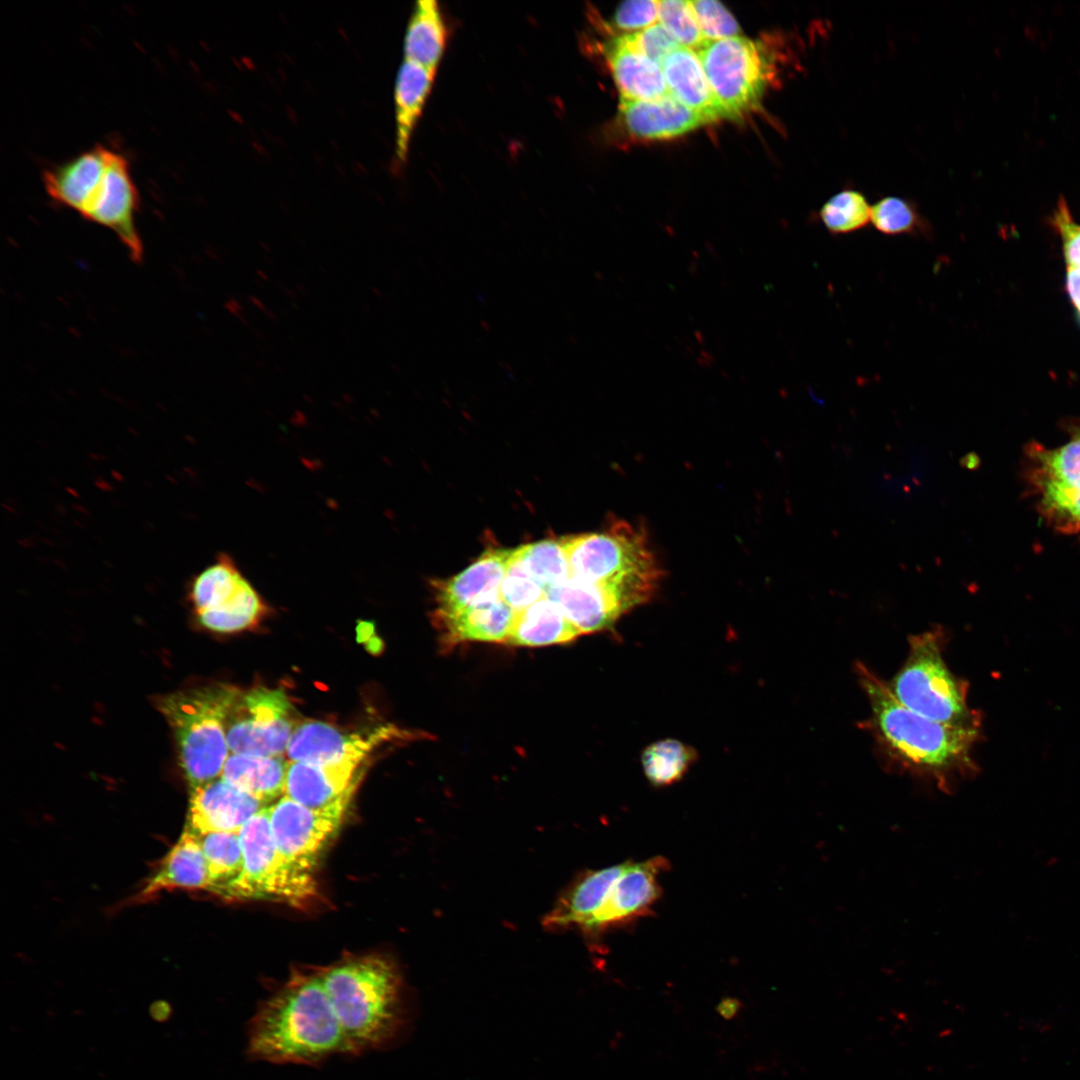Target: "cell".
<instances>
[{
	"label": "cell",
	"mask_w": 1080,
	"mask_h": 1080,
	"mask_svg": "<svg viewBox=\"0 0 1080 1080\" xmlns=\"http://www.w3.org/2000/svg\"><path fill=\"white\" fill-rule=\"evenodd\" d=\"M856 673L870 706L866 727L891 765L933 782L944 792L976 774L972 750L981 737L982 724L956 725L926 718L902 705L887 682L864 664H856Z\"/></svg>",
	"instance_id": "1"
},
{
	"label": "cell",
	"mask_w": 1080,
	"mask_h": 1080,
	"mask_svg": "<svg viewBox=\"0 0 1080 1080\" xmlns=\"http://www.w3.org/2000/svg\"><path fill=\"white\" fill-rule=\"evenodd\" d=\"M247 1051L255 1060L308 1065L347 1054L319 973L293 976L263 1002L248 1025Z\"/></svg>",
	"instance_id": "2"
},
{
	"label": "cell",
	"mask_w": 1080,
	"mask_h": 1080,
	"mask_svg": "<svg viewBox=\"0 0 1080 1080\" xmlns=\"http://www.w3.org/2000/svg\"><path fill=\"white\" fill-rule=\"evenodd\" d=\"M42 180L51 199L110 229L130 258L142 261L144 249L135 220L140 198L129 161L122 153L96 145L46 169Z\"/></svg>",
	"instance_id": "3"
},
{
	"label": "cell",
	"mask_w": 1080,
	"mask_h": 1080,
	"mask_svg": "<svg viewBox=\"0 0 1080 1080\" xmlns=\"http://www.w3.org/2000/svg\"><path fill=\"white\" fill-rule=\"evenodd\" d=\"M345 1039L347 1054L383 1048L402 1030L401 981L381 957L350 959L319 973Z\"/></svg>",
	"instance_id": "4"
},
{
	"label": "cell",
	"mask_w": 1080,
	"mask_h": 1080,
	"mask_svg": "<svg viewBox=\"0 0 1080 1080\" xmlns=\"http://www.w3.org/2000/svg\"><path fill=\"white\" fill-rule=\"evenodd\" d=\"M238 689L202 686L170 693L158 707L173 730L190 790L221 776L230 754L225 719Z\"/></svg>",
	"instance_id": "5"
},
{
	"label": "cell",
	"mask_w": 1080,
	"mask_h": 1080,
	"mask_svg": "<svg viewBox=\"0 0 1080 1080\" xmlns=\"http://www.w3.org/2000/svg\"><path fill=\"white\" fill-rule=\"evenodd\" d=\"M941 627L911 635L909 652L901 668L887 683L893 696L908 709L934 721L982 724L967 702L968 683L956 677L944 657Z\"/></svg>",
	"instance_id": "6"
},
{
	"label": "cell",
	"mask_w": 1080,
	"mask_h": 1080,
	"mask_svg": "<svg viewBox=\"0 0 1080 1080\" xmlns=\"http://www.w3.org/2000/svg\"><path fill=\"white\" fill-rule=\"evenodd\" d=\"M243 869L223 896L299 903L315 894L312 873L288 861L271 833L268 806L254 814L239 831Z\"/></svg>",
	"instance_id": "7"
},
{
	"label": "cell",
	"mask_w": 1080,
	"mask_h": 1080,
	"mask_svg": "<svg viewBox=\"0 0 1080 1080\" xmlns=\"http://www.w3.org/2000/svg\"><path fill=\"white\" fill-rule=\"evenodd\" d=\"M697 54L726 118L736 119L759 106L775 74L761 42L743 36L706 41Z\"/></svg>",
	"instance_id": "8"
},
{
	"label": "cell",
	"mask_w": 1080,
	"mask_h": 1080,
	"mask_svg": "<svg viewBox=\"0 0 1080 1080\" xmlns=\"http://www.w3.org/2000/svg\"><path fill=\"white\" fill-rule=\"evenodd\" d=\"M1027 479L1041 515L1057 530L1080 535V426L1063 444L1027 449Z\"/></svg>",
	"instance_id": "9"
},
{
	"label": "cell",
	"mask_w": 1080,
	"mask_h": 1080,
	"mask_svg": "<svg viewBox=\"0 0 1080 1080\" xmlns=\"http://www.w3.org/2000/svg\"><path fill=\"white\" fill-rule=\"evenodd\" d=\"M299 722L282 690L258 687L238 691L225 719L230 753L283 756Z\"/></svg>",
	"instance_id": "10"
},
{
	"label": "cell",
	"mask_w": 1080,
	"mask_h": 1080,
	"mask_svg": "<svg viewBox=\"0 0 1080 1080\" xmlns=\"http://www.w3.org/2000/svg\"><path fill=\"white\" fill-rule=\"evenodd\" d=\"M655 594L643 588L616 584L590 583L569 577L546 590L580 634L608 629L634 608L647 603Z\"/></svg>",
	"instance_id": "11"
},
{
	"label": "cell",
	"mask_w": 1080,
	"mask_h": 1080,
	"mask_svg": "<svg viewBox=\"0 0 1080 1080\" xmlns=\"http://www.w3.org/2000/svg\"><path fill=\"white\" fill-rule=\"evenodd\" d=\"M347 806L307 808L287 796L268 806L271 833L282 855L312 873L321 852L337 832Z\"/></svg>",
	"instance_id": "12"
},
{
	"label": "cell",
	"mask_w": 1080,
	"mask_h": 1080,
	"mask_svg": "<svg viewBox=\"0 0 1080 1080\" xmlns=\"http://www.w3.org/2000/svg\"><path fill=\"white\" fill-rule=\"evenodd\" d=\"M668 864L661 856L638 863L625 862L604 904L584 930L600 933L647 916L661 896L659 876Z\"/></svg>",
	"instance_id": "13"
},
{
	"label": "cell",
	"mask_w": 1080,
	"mask_h": 1080,
	"mask_svg": "<svg viewBox=\"0 0 1080 1080\" xmlns=\"http://www.w3.org/2000/svg\"><path fill=\"white\" fill-rule=\"evenodd\" d=\"M383 736L387 735L376 733L364 737L360 734L345 732L322 721L304 720L295 727L287 745L285 758L288 761L317 765L361 763Z\"/></svg>",
	"instance_id": "14"
},
{
	"label": "cell",
	"mask_w": 1080,
	"mask_h": 1080,
	"mask_svg": "<svg viewBox=\"0 0 1080 1080\" xmlns=\"http://www.w3.org/2000/svg\"><path fill=\"white\" fill-rule=\"evenodd\" d=\"M510 552L490 549L457 575L433 580L434 611L452 613L499 599Z\"/></svg>",
	"instance_id": "15"
},
{
	"label": "cell",
	"mask_w": 1080,
	"mask_h": 1080,
	"mask_svg": "<svg viewBox=\"0 0 1080 1080\" xmlns=\"http://www.w3.org/2000/svg\"><path fill=\"white\" fill-rule=\"evenodd\" d=\"M359 765L288 761L283 795L314 810L347 806L357 784Z\"/></svg>",
	"instance_id": "16"
},
{
	"label": "cell",
	"mask_w": 1080,
	"mask_h": 1080,
	"mask_svg": "<svg viewBox=\"0 0 1080 1080\" xmlns=\"http://www.w3.org/2000/svg\"><path fill=\"white\" fill-rule=\"evenodd\" d=\"M191 791L186 828L196 832L235 831L266 804L221 777Z\"/></svg>",
	"instance_id": "17"
},
{
	"label": "cell",
	"mask_w": 1080,
	"mask_h": 1080,
	"mask_svg": "<svg viewBox=\"0 0 1080 1080\" xmlns=\"http://www.w3.org/2000/svg\"><path fill=\"white\" fill-rule=\"evenodd\" d=\"M516 612L501 598L452 613L433 612L443 648L464 642H502L510 635Z\"/></svg>",
	"instance_id": "18"
},
{
	"label": "cell",
	"mask_w": 1080,
	"mask_h": 1080,
	"mask_svg": "<svg viewBox=\"0 0 1080 1080\" xmlns=\"http://www.w3.org/2000/svg\"><path fill=\"white\" fill-rule=\"evenodd\" d=\"M626 130L641 139H667L683 135L708 121L670 93L654 100L620 99Z\"/></svg>",
	"instance_id": "19"
},
{
	"label": "cell",
	"mask_w": 1080,
	"mask_h": 1080,
	"mask_svg": "<svg viewBox=\"0 0 1080 1080\" xmlns=\"http://www.w3.org/2000/svg\"><path fill=\"white\" fill-rule=\"evenodd\" d=\"M625 863L584 873L545 916L544 926L585 929L604 904Z\"/></svg>",
	"instance_id": "20"
},
{
	"label": "cell",
	"mask_w": 1080,
	"mask_h": 1080,
	"mask_svg": "<svg viewBox=\"0 0 1080 1080\" xmlns=\"http://www.w3.org/2000/svg\"><path fill=\"white\" fill-rule=\"evenodd\" d=\"M661 68L669 93L680 103L708 122L725 117L695 50L680 46Z\"/></svg>",
	"instance_id": "21"
},
{
	"label": "cell",
	"mask_w": 1080,
	"mask_h": 1080,
	"mask_svg": "<svg viewBox=\"0 0 1080 1080\" xmlns=\"http://www.w3.org/2000/svg\"><path fill=\"white\" fill-rule=\"evenodd\" d=\"M620 99L654 100L669 93L661 66L631 48L621 36L606 53Z\"/></svg>",
	"instance_id": "22"
},
{
	"label": "cell",
	"mask_w": 1080,
	"mask_h": 1080,
	"mask_svg": "<svg viewBox=\"0 0 1080 1080\" xmlns=\"http://www.w3.org/2000/svg\"><path fill=\"white\" fill-rule=\"evenodd\" d=\"M211 887L208 865L199 841L186 828L139 896L145 898L170 888L211 890Z\"/></svg>",
	"instance_id": "23"
},
{
	"label": "cell",
	"mask_w": 1080,
	"mask_h": 1080,
	"mask_svg": "<svg viewBox=\"0 0 1080 1080\" xmlns=\"http://www.w3.org/2000/svg\"><path fill=\"white\" fill-rule=\"evenodd\" d=\"M435 71L404 60L397 74L395 102V154L399 162L407 157L412 132L431 90Z\"/></svg>",
	"instance_id": "24"
},
{
	"label": "cell",
	"mask_w": 1080,
	"mask_h": 1080,
	"mask_svg": "<svg viewBox=\"0 0 1080 1080\" xmlns=\"http://www.w3.org/2000/svg\"><path fill=\"white\" fill-rule=\"evenodd\" d=\"M288 760L285 756H250L230 753L221 778L267 804L284 794Z\"/></svg>",
	"instance_id": "25"
},
{
	"label": "cell",
	"mask_w": 1080,
	"mask_h": 1080,
	"mask_svg": "<svg viewBox=\"0 0 1080 1080\" xmlns=\"http://www.w3.org/2000/svg\"><path fill=\"white\" fill-rule=\"evenodd\" d=\"M580 635L558 606L544 597L528 608L516 612L505 643L511 646L540 647L566 643Z\"/></svg>",
	"instance_id": "26"
},
{
	"label": "cell",
	"mask_w": 1080,
	"mask_h": 1080,
	"mask_svg": "<svg viewBox=\"0 0 1080 1080\" xmlns=\"http://www.w3.org/2000/svg\"><path fill=\"white\" fill-rule=\"evenodd\" d=\"M446 43V28L435 0L416 2L404 38L405 60L435 71Z\"/></svg>",
	"instance_id": "27"
},
{
	"label": "cell",
	"mask_w": 1080,
	"mask_h": 1080,
	"mask_svg": "<svg viewBox=\"0 0 1080 1080\" xmlns=\"http://www.w3.org/2000/svg\"><path fill=\"white\" fill-rule=\"evenodd\" d=\"M248 582L233 558L226 553L216 558L194 575L189 583L188 598L195 614L228 603Z\"/></svg>",
	"instance_id": "28"
},
{
	"label": "cell",
	"mask_w": 1080,
	"mask_h": 1080,
	"mask_svg": "<svg viewBox=\"0 0 1080 1080\" xmlns=\"http://www.w3.org/2000/svg\"><path fill=\"white\" fill-rule=\"evenodd\" d=\"M546 590L570 577L568 560L559 539H546L512 549L507 562Z\"/></svg>",
	"instance_id": "29"
},
{
	"label": "cell",
	"mask_w": 1080,
	"mask_h": 1080,
	"mask_svg": "<svg viewBox=\"0 0 1080 1080\" xmlns=\"http://www.w3.org/2000/svg\"><path fill=\"white\" fill-rule=\"evenodd\" d=\"M193 833L199 841L208 865L212 882L211 890L223 895L243 869V852L239 832L210 831Z\"/></svg>",
	"instance_id": "30"
},
{
	"label": "cell",
	"mask_w": 1080,
	"mask_h": 1080,
	"mask_svg": "<svg viewBox=\"0 0 1080 1080\" xmlns=\"http://www.w3.org/2000/svg\"><path fill=\"white\" fill-rule=\"evenodd\" d=\"M696 759L692 746L668 738L648 745L641 754V765L650 784L668 786L680 781Z\"/></svg>",
	"instance_id": "31"
},
{
	"label": "cell",
	"mask_w": 1080,
	"mask_h": 1080,
	"mask_svg": "<svg viewBox=\"0 0 1080 1080\" xmlns=\"http://www.w3.org/2000/svg\"><path fill=\"white\" fill-rule=\"evenodd\" d=\"M266 611L265 603L247 582L228 603L198 613L196 617L199 623L208 630L232 633L254 627L264 617Z\"/></svg>",
	"instance_id": "32"
},
{
	"label": "cell",
	"mask_w": 1080,
	"mask_h": 1080,
	"mask_svg": "<svg viewBox=\"0 0 1080 1080\" xmlns=\"http://www.w3.org/2000/svg\"><path fill=\"white\" fill-rule=\"evenodd\" d=\"M870 222L888 236L909 235L929 238L932 229L915 204L898 196H886L871 206Z\"/></svg>",
	"instance_id": "33"
},
{
	"label": "cell",
	"mask_w": 1080,
	"mask_h": 1080,
	"mask_svg": "<svg viewBox=\"0 0 1080 1080\" xmlns=\"http://www.w3.org/2000/svg\"><path fill=\"white\" fill-rule=\"evenodd\" d=\"M819 218L829 233L849 234L867 226L871 219V205L860 191L844 189L823 204Z\"/></svg>",
	"instance_id": "34"
},
{
	"label": "cell",
	"mask_w": 1080,
	"mask_h": 1080,
	"mask_svg": "<svg viewBox=\"0 0 1080 1080\" xmlns=\"http://www.w3.org/2000/svg\"><path fill=\"white\" fill-rule=\"evenodd\" d=\"M659 23L683 47L699 49L705 42L690 1H659Z\"/></svg>",
	"instance_id": "35"
},
{
	"label": "cell",
	"mask_w": 1080,
	"mask_h": 1080,
	"mask_svg": "<svg viewBox=\"0 0 1080 1080\" xmlns=\"http://www.w3.org/2000/svg\"><path fill=\"white\" fill-rule=\"evenodd\" d=\"M690 4L705 42L741 36L738 22L722 3L694 0Z\"/></svg>",
	"instance_id": "36"
},
{
	"label": "cell",
	"mask_w": 1080,
	"mask_h": 1080,
	"mask_svg": "<svg viewBox=\"0 0 1080 1080\" xmlns=\"http://www.w3.org/2000/svg\"><path fill=\"white\" fill-rule=\"evenodd\" d=\"M546 597V589L520 570L508 566L500 586V598L520 612Z\"/></svg>",
	"instance_id": "37"
},
{
	"label": "cell",
	"mask_w": 1080,
	"mask_h": 1080,
	"mask_svg": "<svg viewBox=\"0 0 1080 1080\" xmlns=\"http://www.w3.org/2000/svg\"><path fill=\"white\" fill-rule=\"evenodd\" d=\"M633 49L645 55L659 66L681 45L658 22L643 30L621 35Z\"/></svg>",
	"instance_id": "38"
},
{
	"label": "cell",
	"mask_w": 1080,
	"mask_h": 1080,
	"mask_svg": "<svg viewBox=\"0 0 1080 1080\" xmlns=\"http://www.w3.org/2000/svg\"><path fill=\"white\" fill-rule=\"evenodd\" d=\"M1048 222L1062 240L1067 267H1080V224L1074 220L1064 197L1058 199Z\"/></svg>",
	"instance_id": "39"
},
{
	"label": "cell",
	"mask_w": 1080,
	"mask_h": 1080,
	"mask_svg": "<svg viewBox=\"0 0 1080 1080\" xmlns=\"http://www.w3.org/2000/svg\"><path fill=\"white\" fill-rule=\"evenodd\" d=\"M659 20V1L629 0L622 2L614 14V25L627 32L648 28Z\"/></svg>",
	"instance_id": "40"
},
{
	"label": "cell",
	"mask_w": 1080,
	"mask_h": 1080,
	"mask_svg": "<svg viewBox=\"0 0 1080 1080\" xmlns=\"http://www.w3.org/2000/svg\"><path fill=\"white\" fill-rule=\"evenodd\" d=\"M1066 291L1078 315L1080 314V267H1067Z\"/></svg>",
	"instance_id": "41"
},
{
	"label": "cell",
	"mask_w": 1080,
	"mask_h": 1080,
	"mask_svg": "<svg viewBox=\"0 0 1080 1080\" xmlns=\"http://www.w3.org/2000/svg\"><path fill=\"white\" fill-rule=\"evenodd\" d=\"M742 1008V1003L731 997L723 998L716 1006L717 1013L725 1020L735 1018Z\"/></svg>",
	"instance_id": "42"
},
{
	"label": "cell",
	"mask_w": 1080,
	"mask_h": 1080,
	"mask_svg": "<svg viewBox=\"0 0 1080 1080\" xmlns=\"http://www.w3.org/2000/svg\"><path fill=\"white\" fill-rule=\"evenodd\" d=\"M150 1017L159 1023L168 1022L173 1014L172 1006L165 1000H157L149 1007Z\"/></svg>",
	"instance_id": "43"
},
{
	"label": "cell",
	"mask_w": 1080,
	"mask_h": 1080,
	"mask_svg": "<svg viewBox=\"0 0 1080 1080\" xmlns=\"http://www.w3.org/2000/svg\"><path fill=\"white\" fill-rule=\"evenodd\" d=\"M978 463H979V462H978V458H977V456H976L975 454H973V453H970V454H967V455H965V456H964V457H963V458H962V459L960 460V464H961V466H963V467H966V468H968V469H974V468H976V466L978 465Z\"/></svg>",
	"instance_id": "44"
},
{
	"label": "cell",
	"mask_w": 1080,
	"mask_h": 1080,
	"mask_svg": "<svg viewBox=\"0 0 1080 1080\" xmlns=\"http://www.w3.org/2000/svg\"><path fill=\"white\" fill-rule=\"evenodd\" d=\"M1079 319H1080V314H1079Z\"/></svg>",
	"instance_id": "45"
}]
</instances>
